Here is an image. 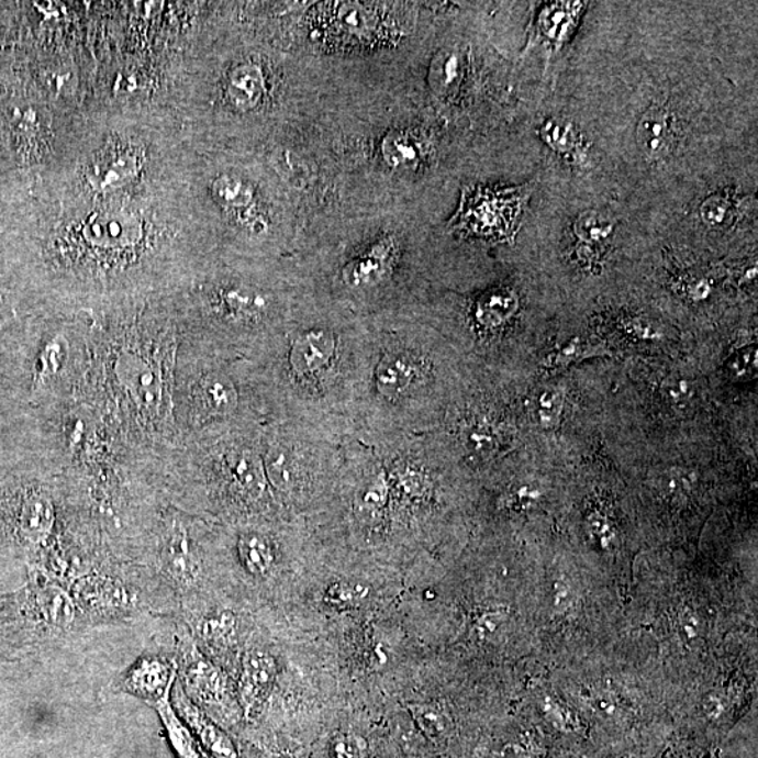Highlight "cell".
Returning <instances> with one entry per match:
<instances>
[{
    "mask_svg": "<svg viewBox=\"0 0 758 758\" xmlns=\"http://www.w3.org/2000/svg\"><path fill=\"white\" fill-rule=\"evenodd\" d=\"M613 222L595 211H586L576 220L573 230L583 244H600L613 234Z\"/></svg>",
    "mask_w": 758,
    "mask_h": 758,
    "instance_id": "obj_27",
    "label": "cell"
},
{
    "mask_svg": "<svg viewBox=\"0 0 758 758\" xmlns=\"http://www.w3.org/2000/svg\"><path fill=\"white\" fill-rule=\"evenodd\" d=\"M468 439L473 452L479 454H488L493 452V448L497 447V438H494L493 433L488 428L477 427L471 430Z\"/></svg>",
    "mask_w": 758,
    "mask_h": 758,
    "instance_id": "obj_38",
    "label": "cell"
},
{
    "mask_svg": "<svg viewBox=\"0 0 758 758\" xmlns=\"http://www.w3.org/2000/svg\"><path fill=\"white\" fill-rule=\"evenodd\" d=\"M589 527L591 530V534H593L594 537L600 540V544L603 545V547H609L611 540L614 539L613 528H611L609 520L601 517L600 514L591 515L589 519Z\"/></svg>",
    "mask_w": 758,
    "mask_h": 758,
    "instance_id": "obj_40",
    "label": "cell"
},
{
    "mask_svg": "<svg viewBox=\"0 0 758 758\" xmlns=\"http://www.w3.org/2000/svg\"><path fill=\"white\" fill-rule=\"evenodd\" d=\"M180 671V684L189 699L207 706L225 705L230 700V684L226 677L214 664L197 649L189 632H181L177 640Z\"/></svg>",
    "mask_w": 758,
    "mask_h": 758,
    "instance_id": "obj_3",
    "label": "cell"
},
{
    "mask_svg": "<svg viewBox=\"0 0 758 758\" xmlns=\"http://www.w3.org/2000/svg\"><path fill=\"white\" fill-rule=\"evenodd\" d=\"M212 196L227 209L246 207L253 200V189L245 180L235 176H222L212 186Z\"/></svg>",
    "mask_w": 758,
    "mask_h": 758,
    "instance_id": "obj_24",
    "label": "cell"
},
{
    "mask_svg": "<svg viewBox=\"0 0 758 758\" xmlns=\"http://www.w3.org/2000/svg\"><path fill=\"white\" fill-rule=\"evenodd\" d=\"M379 271H381V260L366 257V259L353 263L345 275L348 281L358 285V282H370L371 278L376 277Z\"/></svg>",
    "mask_w": 758,
    "mask_h": 758,
    "instance_id": "obj_34",
    "label": "cell"
},
{
    "mask_svg": "<svg viewBox=\"0 0 758 758\" xmlns=\"http://www.w3.org/2000/svg\"><path fill=\"white\" fill-rule=\"evenodd\" d=\"M237 556L245 572L255 579L267 578L276 566V550L271 540L255 531L241 535Z\"/></svg>",
    "mask_w": 758,
    "mask_h": 758,
    "instance_id": "obj_15",
    "label": "cell"
},
{
    "mask_svg": "<svg viewBox=\"0 0 758 758\" xmlns=\"http://www.w3.org/2000/svg\"><path fill=\"white\" fill-rule=\"evenodd\" d=\"M170 695L171 691L169 694H166L164 699L155 702L154 706L155 710L158 711L161 722H164L166 726V731H168L171 745H174L180 758H201L199 747L196 746L193 737L190 736L189 731L181 724L174 707L170 705Z\"/></svg>",
    "mask_w": 758,
    "mask_h": 758,
    "instance_id": "obj_21",
    "label": "cell"
},
{
    "mask_svg": "<svg viewBox=\"0 0 758 758\" xmlns=\"http://www.w3.org/2000/svg\"><path fill=\"white\" fill-rule=\"evenodd\" d=\"M177 680V664L165 656L148 655L141 657L131 667L129 673L121 681L120 689L126 694L154 705L174 690Z\"/></svg>",
    "mask_w": 758,
    "mask_h": 758,
    "instance_id": "obj_8",
    "label": "cell"
},
{
    "mask_svg": "<svg viewBox=\"0 0 758 758\" xmlns=\"http://www.w3.org/2000/svg\"><path fill=\"white\" fill-rule=\"evenodd\" d=\"M364 745L360 737L350 733H341L331 740L328 745V757L331 758H363Z\"/></svg>",
    "mask_w": 758,
    "mask_h": 758,
    "instance_id": "obj_32",
    "label": "cell"
},
{
    "mask_svg": "<svg viewBox=\"0 0 758 758\" xmlns=\"http://www.w3.org/2000/svg\"><path fill=\"white\" fill-rule=\"evenodd\" d=\"M727 210H729V201L725 197L712 196L702 205V219L711 225L721 224L725 220Z\"/></svg>",
    "mask_w": 758,
    "mask_h": 758,
    "instance_id": "obj_36",
    "label": "cell"
},
{
    "mask_svg": "<svg viewBox=\"0 0 758 758\" xmlns=\"http://www.w3.org/2000/svg\"><path fill=\"white\" fill-rule=\"evenodd\" d=\"M539 492L537 489L531 487H522L514 489L509 497V504L513 508L527 509L531 504L537 502Z\"/></svg>",
    "mask_w": 758,
    "mask_h": 758,
    "instance_id": "obj_41",
    "label": "cell"
},
{
    "mask_svg": "<svg viewBox=\"0 0 758 758\" xmlns=\"http://www.w3.org/2000/svg\"><path fill=\"white\" fill-rule=\"evenodd\" d=\"M7 520L14 535L27 545L43 544L55 522L54 505L43 490L25 489L10 499Z\"/></svg>",
    "mask_w": 758,
    "mask_h": 758,
    "instance_id": "obj_5",
    "label": "cell"
},
{
    "mask_svg": "<svg viewBox=\"0 0 758 758\" xmlns=\"http://www.w3.org/2000/svg\"><path fill=\"white\" fill-rule=\"evenodd\" d=\"M434 68H436V70H433L434 89L446 90L449 83L458 76L459 59L455 54L448 55V58L443 60L442 67L434 65Z\"/></svg>",
    "mask_w": 758,
    "mask_h": 758,
    "instance_id": "obj_35",
    "label": "cell"
},
{
    "mask_svg": "<svg viewBox=\"0 0 758 758\" xmlns=\"http://www.w3.org/2000/svg\"><path fill=\"white\" fill-rule=\"evenodd\" d=\"M370 586L357 580H336L328 584L323 601L336 610L357 609L370 598Z\"/></svg>",
    "mask_w": 758,
    "mask_h": 758,
    "instance_id": "obj_23",
    "label": "cell"
},
{
    "mask_svg": "<svg viewBox=\"0 0 758 758\" xmlns=\"http://www.w3.org/2000/svg\"><path fill=\"white\" fill-rule=\"evenodd\" d=\"M227 98L239 110H253L265 98V75L259 65L241 64L227 76Z\"/></svg>",
    "mask_w": 758,
    "mask_h": 758,
    "instance_id": "obj_14",
    "label": "cell"
},
{
    "mask_svg": "<svg viewBox=\"0 0 758 758\" xmlns=\"http://www.w3.org/2000/svg\"><path fill=\"white\" fill-rule=\"evenodd\" d=\"M564 392L549 389L538 399V417L544 427L553 428L560 421L564 411Z\"/></svg>",
    "mask_w": 758,
    "mask_h": 758,
    "instance_id": "obj_30",
    "label": "cell"
},
{
    "mask_svg": "<svg viewBox=\"0 0 758 758\" xmlns=\"http://www.w3.org/2000/svg\"><path fill=\"white\" fill-rule=\"evenodd\" d=\"M540 138L559 154H569L578 144L573 126L564 121L548 120L539 130Z\"/></svg>",
    "mask_w": 758,
    "mask_h": 758,
    "instance_id": "obj_29",
    "label": "cell"
},
{
    "mask_svg": "<svg viewBox=\"0 0 758 758\" xmlns=\"http://www.w3.org/2000/svg\"><path fill=\"white\" fill-rule=\"evenodd\" d=\"M691 489V479L685 473L671 472L661 478V490L670 498H682Z\"/></svg>",
    "mask_w": 758,
    "mask_h": 758,
    "instance_id": "obj_37",
    "label": "cell"
},
{
    "mask_svg": "<svg viewBox=\"0 0 758 758\" xmlns=\"http://www.w3.org/2000/svg\"><path fill=\"white\" fill-rule=\"evenodd\" d=\"M193 629L207 648L226 649L235 645L239 624L236 614L222 610L200 616Z\"/></svg>",
    "mask_w": 758,
    "mask_h": 758,
    "instance_id": "obj_17",
    "label": "cell"
},
{
    "mask_svg": "<svg viewBox=\"0 0 758 758\" xmlns=\"http://www.w3.org/2000/svg\"><path fill=\"white\" fill-rule=\"evenodd\" d=\"M382 155L392 168L412 171L422 164V148L413 134L392 131L382 143Z\"/></svg>",
    "mask_w": 758,
    "mask_h": 758,
    "instance_id": "obj_19",
    "label": "cell"
},
{
    "mask_svg": "<svg viewBox=\"0 0 758 758\" xmlns=\"http://www.w3.org/2000/svg\"><path fill=\"white\" fill-rule=\"evenodd\" d=\"M586 353V346L580 343L579 338H576L569 346H566L559 353H556L553 358H550V366L554 367H566L570 363L578 360L581 354Z\"/></svg>",
    "mask_w": 758,
    "mask_h": 758,
    "instance_id": "obj_39",
    "label": "cell"
},
{
    "mask_svg": "<svg viewBox=\"0 0 758 758\" xmlns=\"http://www.w3.org/2000/svg\"><path fill=\"white\" fill-rule=\"evenodd\" d=\"M335 352L336 342L332 333L308 332L297 338L291 348L290 363L298 376H313L331 364Z\"/></svg>",
    "mask_w": 758,
    "mask_h": 758,
    "instance_id": "obj_11",
    "label": "cell"
},
{
    "mask_svg": "<svg viewBox=\"0 0 758 758\" xmlns=\"http://www.w3.org/2000/svg\"><path fill=\"white\" fill-rule=\"evenodd\" d=\"M531 191V185L499 191L465 189L449 226L494 241L513 239Z\"/></svg>",
    "mask_w": 758,
    "mask_h": 758,
    "instance_id": "obj_1",
    "label": "cell"
},
{
    "mask_svg": "<svg viewBox=\"0 0 758 758\" xmlns=\"http://www.w3.org/2000/svg\"><path fill=\"white\" fill-rule=\"evenodd\" d=\"M517 306L515 297L508 291L493 292L479 303V320L489 326H498L512 316Z\"/></svg>",
    "mask_w": 758,
    "mask_h": 758,
    "instance_id": "obj_25",
    "label": "cell"
},
{
    "mask_svg": "<svg viewBox=\"0 0 758 758\" xmlns=\"http://www.w3.org/2000/svg\"><path fill=\"white\" fill-rule=\"evenodd\" d=\"M757 357L756 350H749L742 356L737 357L732 364V371L736 377L751 376L753 371H756Z\"/></svg>",
    "mask_w": 758,
    "mask_h": 758,
    "instance_id": "obj_42",
    "label": "cell"
},
{
    "mask_svg": "<svg viewBox=\"0 0 758 758\" xmlns=\"http://www.w3.org/2000/svg\"><path fill=\"white\" fill-rule=\"evenodd\" d=\"M193 414L200 417L224 416L236 408V389L230 379L220 374L202 376L190 392Z\"/></svg>",
    "mask_w": 758,
    "mask_h": 758,
    "instance_id": "obj_10",
    "label": "cell"
},
{
    "mask_svg": "<svg viewBox=\"0 0 758 758\" xmlns=\"http://www.w3.org/2000/svg\"><path fill=\"white\" fill-rule=\"evenodd\" d=\"M227 469L234 488L247 500H259L266 490V477L259 459L249 452L230 455Z\"/></svg>",
    "mask_w": 758,
    "mask_h": 758,
    "instance_id": "obj_16",
    "label": "cell"
},
{
    "mask_svg": "<svg viewBox=\"0 0 758 758\" xmlns=\"http://www.w3.org/2000/svg\"><path fill=\"white\" fill-rule=\"evenodd\" d=\"M661 391L671 404L677 409H685L692 399V389L684 379L669 378L661 383Z\"/></svg>",
    "mask_w": 758,
    "mask_h": 758,
    "instance_id": "obj_33",
    "label": "cell"
},
{
    "mask_svg": "<svg viewBox=\"0 0 758 758\" xmlns=\"http://www.w3.org/2000/svg\"><path fill=\"white\" fill-rule=\"evenodd\" d=\"M267 477L272 487L282 493H290L298 484V467L294 457L287 448H270L266 459Z\"/></svg>",
    "mask_w": 758,
    "mask_h": 758,
    "instance_id": "obj_22",
    "label": "cell"
},
{
    "mask_svg": "<svg viewBox=\"0 0 758 758\" xmlns=\"http://www.w3.org/2000/svg\"><path fill=\"white\" fill-rule=\"evenodd\" d=\"M388 498L389 487L387 479L378 477L363 493L360 504H358V513L368 522L381 519L383 510L387 508Z\"/></svg>",
    "mask_w": 758,
    "mask_h": 758,
    "instance_id": "obj_28",
    "label": "cell"
},
{
    "mask_svg": "<svg viewBox=\"0 0 758 758\" xmlns=\"http://www.w3.org/2000/svg\"><path fill=\"white\" fill-rule=\"evenodd\" d=\"M583 3H553L545 8L538 19V35L549 44L560 45L572 32Z\"/></svg>",
    "mask_w": 758,
    "mask_h": 758,
    "instance_id": "obj_18",
    "label": "cell"
},
{
    "mask_svg": "<svg viewBox=\"0 0 758 758\" xmlns=\"http://www.w3.org/2000/svg\"><path fill=\"white\" fill-rule=\"evenodd\" d=\"M276 677L277 661L269 651L250 649L242 657L239 696L247 714L265 704Z\"/></svg>",
    "mask_w": 758,
    "mask_h": 758,
    "instance_id": "obj_9",
    "label": "cell"
},
{
    "mask_svg": "<svg viewBox=\"0 0 758 758\" xmlns=\"http://www.w3.org/2000/svg\"><path fill=\"white\" fill-rule=\"evenodd\" d=\"M27 594L30 621L45 634L63 635L74 628L79 606L70 591L63 586L48 583L37 586Z\"/></svg>",
    "mask_w": 758,
    "mask_h": 758,
    "instance_id": "obj_6",
    "label": "cell"
},
{
    "mask_svg": "<svg viewBox=\"0 0 758 758\" xmlns=\"http://www.w3.org/2000/svg\"><path fill=\"white\" fill-rule=\"evenodd\" d=\"M422 370L416 360L404 354H391L383 358L378 366V391L387 398L403 397L416 386Z\"/></svg>",
    "mask_w": 758,
    "mask_h": 758,
    "instance_id": "obj_12",
    "label": "cell"
},
{
    "mask_svg": "<svg viewBox=\"0 0 758 758\" xmlns=\"http://www.w3.org/2000/svg\"><path fill=\"white\" fill-rule=\"evenodd\" d=\"M76 604L101 616L130 611L134 598L123 581L108 575L88 573L75 580L73 593Z\"/></svg>",
    "mask_w": 758,
    "mask_h": 758,
    "instance_id": "obj_7",
    "label": "cell"
},
{
    "mask_svg": "<svg viewBox=\"0 0 758 758\" xmlns=\"http://www.w3.org/2000/svg\"><path fill=\"white\" fill-rule=\"evenodd\" d=\"M639 148L649 159H661L669 154L673 144V120L669 111L654 108L646 111L638 124Z\"/></svg>",
    "mask_w": 758,
    "mask_h": 758,
    "instance_id": "obj_13",
    "label": "cell"
},
{
    "mask_svg": "<svg viewBox=\"0 0 758 758\" xmlns=\"http://www.w3.org/2000/svg\"><path fill=\"white\" fill-rule=\"evenodd\" d=\"M408 710L428 739L438 740L446 735L447 717L438 706L413 702L408 704Z\"/></svg>",
    "mask_w": 758,
    "mask_h": 758,
    "instance_id": "obj_26",
    "label": "cell"
},
{
    "mask_svg": "<svg viewBox=\"0 0 758 758\" xmlns=\"http://www.w3.org/2000/svg\"><path fill=\"white\" fill-rule=\"evenodd\" d=\"M505 621V614L502 610H484L473 620L472 631L473 635L479 640H489L497 636L500 628H502Z\"/></svg>",
    "mask_w": 758,
    "mask_h": 758,
    "instance_id": "obj_31",
    "label": "cell"
},
{
    "mask_svg": "<svg viewBox=\"0 0 758 758\" xmlns=\"http://www.w3.org/2000/svg\"><path fill=\"white\" fill-rule=\"evenodd\" d=\"M221 301L227 315L236 321H255L267 308L265 296L244 286L222 288Z\"/></svg>",
    "mask_w": 758,
    "mask_h": 758,
    "instance_id": "obj_20",
    "label": "cell"
},
{
    "mask_svg": "<svg viewBox=\"0 0 758 758\" xmlns=\"http://www.w3.org/2000/svg\"><path fill=\"white\" fill-rule=\"evenodd\" d=\"M315 23L327 42L341 45L377 42L383 30L381 13L371 3L321 4Z\"/></svg>",
    "mask_w": 758,
    "mask_h": 758,
    "instance_id": "obj_2",
    "label": "cell"
},
{
    "mask_svg": "<svg viewBox=\"0 0 758 758\" xmlns=\"http://www.w3.org/2000/svg\"><path fill=\"white\" fill-rule=\"evenodd\" d=\"M161 572L177 589H194L201 576L199 554L185 525L174 520L165 528L158 545Z\"/></svg>",
    "mask_w": 758,
    "mask_h": 758,
    "instance_id": "obj_4",
    "label": "cell"
}]
</instances>
